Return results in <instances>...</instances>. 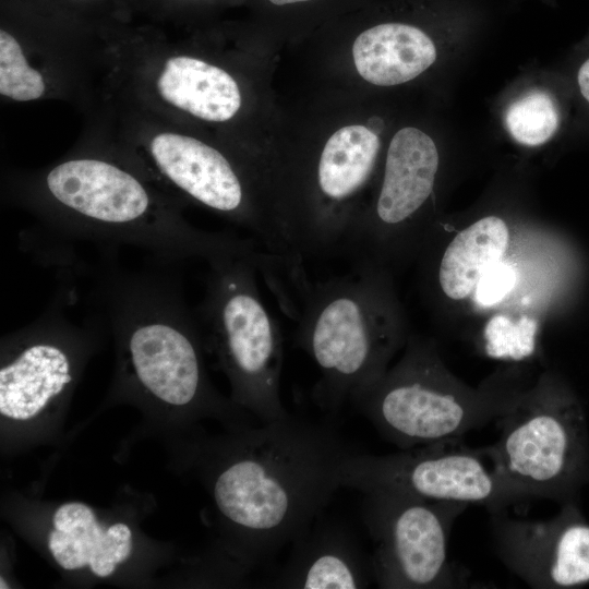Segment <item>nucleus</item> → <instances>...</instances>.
<instances>
[{"label": "nucleus", "instance_id": "8", "mask_svg": "<svg viewBox=\"0 0 589 589\" xmlns=\"http://www.w3.org/2000/svg\"><path fill=\"white\" fill-rule=\"evenodd\" d=\"M488 461L483 447L453 438L383 456L356 450L341 462L339 479L341 486L363 493L393 489L429 501L481 505L489 512L526 502Z\"/></svg>", "mask_w": 589, "mask_h": 589}, {"label": "nucleus", "instance_id": "15", "mask_svg": "<svg viewBox=\"0 0 589 589\" xmlns=\"http://www.w3.org/2000/svg\"><path fill=\"white\" fill-rule=\"evenodd\" d=\"M49 88L46 75L27 57L15 29L2 21L0 29V94L15 101L44 97Z\"/></svg>", "mask_w": 589, "mask_h": 589}, {"label": "nucleus", "instance_id": "12", "mask_svg": "<svg viewBox=\"0 0 589 589\" xmlns=\"http://www.w3.org/2000/svg\"><path fill=\"white\" fill-rule=\"evenodd\" d=\"M49 550L57 563L72 570L88 566L99 577L113 573L132 550V533L122 522L100 526L92 508L72 502L61 505L53 515Z\"/></svg>", "mask_w": 589, "mask_h": 589}, {"label": "nucleus", "instance_id": "3", "mask_svg": "<svg viewBox=\"0 0 589 589\" xmlns=\"http://www.w3.org/2000/svg\"><path fill=\"white\" fill-rule=\"evenodd\" d=\"M296 346L315 363V402L338 410L377 382L401 339L390 293L377 267L352 265L342 276L294 290Z\"/></svg>", "mask_w": 589, "mask_h": 589}, {"label": "nucleus", "instance_id": "16", "mask_svg": "<svg viewBox=\"0 0 589 589\" xmlns=\"http://www.w3.org/2000/svg\"><path fill=\"white\" fill-rule=\"evenodd\" d=\"M560 115L554 99L545 92L532 91L513 101L505 112L510 135L526 146H538L556 132Z\"/></svg>", "mask_w": 589, "mask_h": 589}, {"label": "nucleus", "instance_id": "19", "mask_svg": "<svg viewBox=\"0 0 589 589\" xmlns=\"http://www.w3.org/2000/svg\"><path fill=\"white\" fill-rule=\"evenodd\" d=\"M515 284L514 267L500 261L489 267L480 277L474 288V300L481 306H493L513 290Z\"/></svg>", "mask_w": 589, "mask_h": 589}, {"label": "nucleus", "instance_id": "5", "mask_svg": "<svg viewBox=\"0 0 589 589\" xmlns=\"http://www.w3.org/2000/svg\"><path fill=\"white\" fill-rule=\"evenodd\" d=\"M496 422L500 437L483 450L504 483L525 501H576L589 481V437L584 409L570 389L544 378Z\"/></svg>", "mask_w": 589, "mask_h": 589}, {"label": "nucleus", "instance_id": "1", "mask_svg": "<svg viewBox=\"0 0 589 589\" xmlns=\"http://www.w3.org/2000/svg\"><path fill=\"white\" fill-rule=\"evenodd\" d=\"M134 164L75 155L35 175L11 179L12 200L41 223L23 240L46 261L72 253L67 243L88 241L101 250L144 249L169 263L199 259L257 257L254 238L199 229L171 196Z\"/></svg>", "mask_w": 589, "mask_h": 589}, {"label": "nucleus", "instance_id": "10", "mask_svg": "<svg viewBox=\"0 0 589 589\" xmlns=\"http://www.w3.org/2000/svg\"><path fill=\"white\" fill-rule=\"evenodd\" d=\"M371 579L370 558L353 536L344 526L318 516L292 542L290 556L273 584L280 588L357 589L366 588Z\"/></svg>", "mask_w": 589, "mask_h": 589}, {"label": "nucleus", "instance_id": "14", "mask_svg": "<svg viewBox=\"0 0 589 589\" xmlns=\"http://www.w3.org/2000/svg\"><path fill=\"white\" fill-rule=\"evenodd\" d=\"M508 242L507 225L496 216L481 218L458 232L438 265L437 279L444 294L455 300L468 297L482 274L502 261Z\"/></svg>", "mask_w": 589, "mask_h": 589}, {"label": "nucleus", "instance_id": "11", "mask_svg": "<svg viewBox=\"0 0 589 589\" xmlns=\"http://www.w3.org/2000/svg\"><path fill=\"white\" fill-rule=\"evenodd\" d=\"M151 86L168 108L208 122L232 119L242 103L239 85L227 71L187 55H168L160 60Z\"/></svg>", "mask_w": 589, "mask_h": 589}, {"label": "nucleus", "instance_id": "18", "mask_svg": "<svg viewBox=\"0 0 589 589\" xmlns=\"http://www.w3.org/2000/svg\"><path fill=\"white\" fill-rule=\"evenodd\" d=\"M46 14L91 24L109 21L125 13L120 0H9Z\"/></svg>", "mask_w": 589, "mask_h": 589}, {"label": "nucleus", "instance_id": "2", "mask_svg": "<svg viewBox=\"0 0 589 589\" xmlns=\"http://www.w3.org/2000/svg\"><path fill=\"white\" fill-rule=\"evenodd\" d=\"M328 425L288 414L248 433L220 468L213 496L244 537L251 558L271 560L322 514L356 452Z\"/></svg>", "mask_w": 589, "mask_h": 589}, {"label": "nucleus", "instance_id": "21", "mask_svg": "<svg viewBox=\"0 0 589 589\" xmlns=\"http://www.w3.org/2000/svg\"><path fill=\"white\" fill-rule=\"evenodd\" d=\"M577 80L581 95L589 103V59L579 68Z\"/></svg>", "mask_w": 589, "mask_h": 589}, {"label": "nucleus", "instance_id": "17", "mask_svg": "<svg viewBox=\"0 0 589 589\" xmlns=\"http://www.w3.org/2000/svg\"><path fill=\"white\" fill-rule=\"evenodd\" d=\"M538 323L528 316L513 321L494 315L484 327V351L497 360L521 361L534 353Z\"/></svg>", "mask_w": 589, "mask_h": 589}, {"label": "nucleus", "instance_id": "6", "mask_svg": "<svg viewBox=\"0 0 589 589\" xmlns=\"http://www.w3.org/2000/svg\"><path fill=\"white\" fill-rule=\"evenodd\" d=\"M519 396L465 388L446 375L428 348L414 344L352 404L382 437L408 449L462 438L496 421Z\"/></svg>", "mask_w": 589, "mask_h": 589}, {"label": "nucleus", "instance_id": "9", "mask_svg": "<svg viewBox=\"0 0 589 589\" xmlns=\"http://www.w3.org/2000/svg\"><path fill=\"white\" fill-rule=\"evenodd\" d=\"M493 550L503 565L531 588L569 589L589 584V522L576 501L545 520L489 512Z\"/></svg>", "mask_w": 589, "mask_h": 589}, {"label": "nucleus", "instance_id": "13", "mask_svg": "<svg viewBox=\"0 0 589 589\" xmlns=\"http://www.w3.org/2000/svg\"><path fill=\"white\" fill-rule=\"evenodd\" d=\"M358 73L369 83L393 86L413 80L436 59L432 39L421 28L386 22L363 31L352 46Z\"/></svg>", "mask_w": 589, "mask_h": 589}, {"label": "nucleus", "instance_id": "4", "mask_svg": "<svg viewBox=\"0 0 589 589\" xmlns=\"http://www.w3.org/2000/svg\"><path fill=\"white\" fill-rule=\"evenodd\" d=\"M274 260V255L265 253L207 263L205 292L194 311L238 400L263 423L288 416L280 399L283 338L256 283V272Z\"/></svg>", "mask_w": 589, "mask_h": 589}, {"label": "nucleus", "instance_id": "20", "mask_svg": "<svg viewBox=\"0 0 589 589\" xmlns=\"http://www.w3.org/2000/svg\"><path fill=\"white\" fill-rule=\"evenodd\" d=\"M216 0H120L123 11L137 10L157 17L182 15L193 8L215 2Z\"/></svg>", "mask_w": 589, "mask_h": 589}, {"label": "nucleus", "instance_id": "7", "mask_svg": "<svg viewBox=\"0 0 589 589\" xmlns=\"http://www.w3.org/2000/svg\"><path fill=\"white\" fill-rule=\"evenodd\" d=\"M362 518L373 541V580L384 589H449L468 585L448 557L453 525L469 505L429 501L393 489L364 492Z\"/></svg>", "mask_w": 589, "mask_h": 589}, {"label": "nucleus", "instance_id": "22", "mask_svg": "<svg viewBox=\"0 0 589 589\" xmlns=\"http://www.w3.org/2000/svg\"><path fill=\"white\" fill-rule=\"evenodd\" d=\"M272 4L283 7V5H291V4H300V3H309L313 2L314 0H267Z\"/></svg>", "mask_w": 589, "mask_h": 589}]
</instances>
